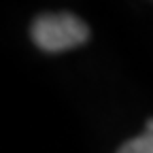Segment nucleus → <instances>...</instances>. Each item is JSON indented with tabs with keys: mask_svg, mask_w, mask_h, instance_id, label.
<instances>
[{
	"mask_svg": "<svg viewBox=\"0 0 153 153\" xmlns=\"http://www.w3.org/2000/svg\"><path fill=\"white\" fill-rule=\"evenodd\" d=\"M32 41L45 51H66L87 41L89 28L83 19L70 13L41 15L32 24Z\"/></svg>",
	"mask_w": 153,
	"mask_h": 153,
	"instance_id": "nucleus-1",
	"label": "nucleus"
},
{
	"mask_svg": "<svg viewBox=\"0 0 153 153\" xmlns=\"http://www.w3.org/2000/svg\"><path fill=\"white\" fill-rule=\"evenodd\" d=\"M117 153H153V136L151 134H140L121 145Z\"/></svg>",
	"mask_w": 153,
	"mask_h": 153,
	"instance_id": "nucleus-2",
	"label": "nucleus"
},
{
	"mask_svg": "<svg viewBox=\"0 0 153 153\" xmlns=\"http://www.w3.org/2000/svg\"><path fill=\"white\" fill-rule=\"evenodd\" d=\"M145 134H151V136H153V119L147 121V130H145Z\"/></svg>",
	"mask_w": 153,
	"mask_h": 153,
	"instance_id": "nucleus-3",
	"label": "nucleus"
}]
</instances>
